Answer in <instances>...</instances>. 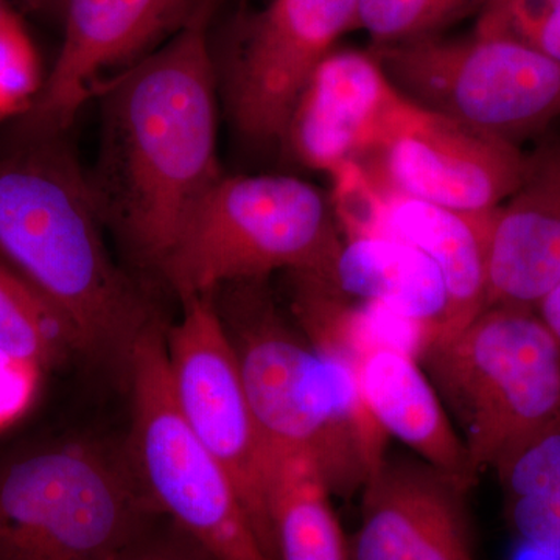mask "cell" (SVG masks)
<instances>
[{"mask_svg": "<svg viewBox=\"0 0 560 560\" xmlns=\"http://www.w3.org/2000/svg\"><path fill=\"white\" fill-rule=\"evenodd\" d=\"M215 0L178 35L98 88L102 138L90 178L103 223L158 280L180 232L221 178L219 79L209 25Z\"/></svg>", "mask_w": 560, "mask_h": 560, "instance_id": "cell-1", "label": "cell"}, {"mask_svg": "<svg viewBox=\"0 0 560 560\" xmlns=\"http://www.w3.org/2000/svg\"><path fill=\"white\" fill-rule=\"evenodd\" d=\"M90 178L66 136L0 150V260L65 324L77 357L120 374L158 312L110 257Z\"/></svg>", "mask_w": 560, "mask_h": 560, "instance_id": "cell-2", "label": "cell"}, {"mask_svg": "<svg viewBox=\"0 0 560 560\" xmlns=\"http://www.w3.org/2000/svg\"><path fill=\"white\" fill-rule=\"evenodd\" d=\"M264 282L212 294L261 436L268 448L313 456L334 497L361 492L388 458L389 436L364 400L357 363L313 348Z\"/></svg>", "mask_w": 560, "mask_h": 560, "instance_id": "cell-3", "label": "cell"}, {"mask_svg": "<svg viewBox=\"0 0 560 560\" xmlns=\"http://www.w3.org/2000/svg\"><path fill=\"white\" fill-rule=\"evenodd\" d=\"M161 517L127 441L61 438L0 459V560H110Z\"/></svg>", "mask_w": 560, "mask_h": 560, "instance_id": "cell-4", "label": "cell"}, {"mask_svg": "<svg viewBox=\"0 0 560 560\" xmlns=\"http://www.w3.org/2000/svg\"><path fill=\"white\" fill-rule=\"evenodd\" d=\"M341 245L330 206L307 180L221 175L180 232L160 282L184 302L276 271L329 279Z\"/></svg>", "mask_w": 560, "mask_h": 560, "instance_id": "cell-5", "label": "cell"}, {"mask_svg": "<svg viewBox=\"0 0 560 560\" xmlns=\"http://www.w3.org/2000/svg\"><path fill=\"white\" fill-rule=\"evenodd\" d=\"M420 363L451 410L475 477L560 420V348L534 308H485Z\"/></svg>", "mask_w": 560, "mask_h": 560, "instance_id": "cell-6", "label": "cell"}, {"mask_svg": "<svg viewBox=\"0 0 560 560\" xmlns=\"http://www.w3.org/2000/svg\"><path fill=\"white\" fill-rule=\"evenodd\" d=\"M160 315L132 345L125 386L130 390L127 445L158 510L215 560H276L228 471L180 415L168 374Z\"/></svg>", "mask_w": 560, "mask_h": 560, "instance_id": "cell-7", "label": "cell"}, {"mask_svg": "<svg viewBox=\"0 0 560 560\" xmlns=\"http://www.w3.org/2000/svg\"><path fill=\"white\" fill-rule=\"evenodd\" d=\"M408 101L518 143L560 116V65L488 18L463 39L374 46Z\"/></svg>", "mask_w": 560, "mask_h": 560, "instance_id": "cell-8", "label": "cell"}, {"mask_svg": "<svg viewBox=\"0 0 560 560\" xmlns=\"http://www.w3.org/2000/svg\"><path fill=\"white\" fill-rule=\"evenodd\" d=\"M165 330L168 374L187 425L230 475L265 547L278 559L270 515V452L250 408L234 346L212 296L180 302Z\"/></svg>", "mask_w": 560, "mask_h": 560, "instance_id": "cell-9", "label": "cell"}, {"mask_svg": "<svg viewBox=\"0 0 560 560\" xmlns=\"http://www.w3.org/2000/svg\"><path fill=\"white\" fill-rule=\"evenodd\" d=\"M359 0H272L232 32L215 61L235 131L246 142H283L294 105L319 62L353 31Z\"/></svg>", "mask_w": 560, "mask_h": 560, "instance_id": "cell-10", "label": "cell"}, {"mask_svg": "<svg viewBox=\"0 0 560 560\" xmlns=\"http://www.w3.org/2000/svg\"><path fill=\"white\" fill-rule=\"evenodd\" d=\"M208 0H66L62 44L9 143L66 136L81 106L108 80L187 27Z\"/></svg>", "mask_w": 560, "mask_h": 560, "instance_id": "cell-11", "label": "cell"}, {"mask_svg": "<svg viewBox=\"0 0 560 560\" xmlns=\"http://www.w3.org/2000/svg\"><path fill=\"white\" fill-rule=\"evenodd\" d=\"M382 189L463 213L500 208L521 186L518 143L411 102L388 142L359 161Z\"/></svg>", "mask_w": 560, "mask_h": 560, "instance_id": "cell-12", "label": "cell"}, {"mask_svg": "<svg viewBox=\"0 0 560 560\" xmlns=\"http://www.w3.org/2000/svg\"><path fill=\"white\" fill-rule=\"evenodd\" d=\"M411 102L371 50H331L301 92L283 142L300 164L330 173L382 149Z\"/></svg>", "mask_w": 560, "mask_h": 560, "instance_id": "cell-13", "label": "cell"}, {"mask_svg": "<svg viewBox=\"0 0 560 560\" xmlns=\"http://www.w3.org/2000/svg\"><path fill=\"white\" fill-rule=\"evenodd\" d=\"M469 490L422 459L386 458L361 489L350 560H475Z\"/></svg>", "mask_w": 560, "mask_h": 560, "instance_id": "cell-14", "label": "cell"}, {"mask_svg": "<svg viewBox=\"0 0 560 560\" xmlns=\"http://www.w3.org/2000/svg\"><path fill=\"white\" fill-rule=\"evenodd\" d=\"M560 283V145L528 154L521 186L490 215L486 308H534Z\"/></svg>", "mask_w": 560, "mask_h": 560, "instance_id": "cell-15", "label": "cell"}, {"mask_svg": "<svg viewBox=\"0 0 560 560\" xmlns=\"http://www.w3.org/2000/svg\"><path fill=\"white\" fill-rule=\"evenodd\" d=\"M361 393L388 436L423 463L471 489L477 481L458 429L419 357L399 345H375L357 363Z\"/></svg>", "mask_w": 560, "mask_h": 560, "instance_id": "cell-16", "label": "cell"}, {"mask_svg": "<svg viewBox=\"0 0 560 560\" xmlns=\"http://www.w3.org/2000/svg\"><path fill=\"white\" fill-rule=\"evenodd\" d=\"M385 191L389 237L427 254L444 279L447 308L430 342L451 338L486 308V243L493 210L455 212L397 191Z\"/></svg>", "mask_w": 560, "mask_h": 560, "instance_id": "cell-17", "label": "cell"}, {"mask_svg": "<svg viewBox=\"0 0 560 560\" xmlns=\"http://www.w3.org/2000/svg\"><path fill=\"white\" fill-rule=\"evenodd\" d=\"M326 280L349 300L381 305L423 327L427 345L447 308L444 279L434 261L399 238H346Z\"/></svg>", "mask_w": 560, "mask_h": 560, "instance_id": "cell-18", "label": "cell"}, {"mask_svg": "<svg viewBox=\"0 0 560 560\" xmlns=\"http://www.w3.org/2000/svg\"><path fill=\"white\" fill-rule=\"evenodd\" d=\"M270 452V515L279 560H350L331 490L305 452Z\"/></svg>", "mask_w": 560, "mask_h": 560, "instance_id": "cell-19", "label": "cell"}, {"mask_svg": "<svg viewBox=\"0 0 560 560\" xmlns=\"http://www.w3.org/2000/svg\"><path fill=\"white\" fill-rule=\"evenodd\" d=\"M0 355L43 374L77 357L65 324L38 293L0 260Z\"/></svg>", "mask_w": 560, "mask_h": 560, "instance_id": "cell-20", "label": "cell"}, {"mask_svg": "<svg viewBox=\"0 0 560 560\" xmlns=\"http://www.w3.org/2000/svg\"><path fill=\"white\" fill-rule=\"evenodd\" d=\"M490 0H359L353 31H363L374 46H393L452 27L471 14H481Z\"/></svg>", "mask_w": 560, "mask_h": 560, "instance_id": "cell-21", "label": "cell"}, {"mask_svg": "<svg viewBox=\"0 0 560 560\" xmlns=\"http://www.w3.org/2000/svg\"><path fill=\"white\" fill-rule=\"evenodd\" d=\"M331 212L346 238L389 237L388 195L364 165L349 161L330 173Z\"/></svg>", "mask_w": 560, "mask_h": 560, "instance_id": "cell-22", "label": "cell"}, {"mask_svg": "<svg viewBox=\"0 0 560 560\" xmlns=\"http://www.w3.org/2000/svg\"><path fill=\"white\" fill-rule=\"evenodd\" d=\"M493 470L506 499L560 495V420L511 448Z\"/></svg>", "mask_w": 560, "mask_h": 560, "instance_id": "cell-23", "label": "cell"}, {"mask_svg": "<svg viewBox=\"0 0 560 560\" xmlns=\"http://www.w3.org/2000/svg\"><path fill=\"white\" fill-rule=\"evenodd\" d=\"M39 86L38 58L28 35H0V121L24 113Z\"/></svg>", "mask_w": 560, "mask_h": 560, "instance_id": "cell-24", "label": "cell"}, {"mask_svg": "<svg viewBox=\"0 0 560 560\" xmlns=\"http://www.w3.org/2000/svg\"><path fill=\"white\" fill-rule=\"evenodd\" d=\"M506 511L523 540L560 558V495L506 499Z\"/></svg>", "mask_w": 560, "mask_h": 560, "instance_id": "cell-25", "label": "cell"}, {"mask_svg": "<svg viewBox=\"0 0 560 560\" xmlns=\"http://www.w3.org/2000/svg\"><path fill=\"white\" fill-rule=\"evenodd\" d=\"M110 560H215L167 517L150 526Z\"/></svg>", "mask_w": 560, "mask_h": 560, "instance_id": "cell-26", "label": "cell"}, {"mask_svg": "<svg viewBox=\"0 0 560 560\" xmlns=\"http://www.w3.org/2000/svg\"><path fill=\"white\" fill-rule=\"evenodd\" d=\"M35 381L36 374L14 366L0 355V427L24 410Z\"/></svg>", "mask_w": 560, "mask_h": 560, "instance_id": "cell-27", "label": "cell"}, {"mask_svg": "<svg viewBox=\"0 0 560 560\" xmlns=\"http://www.w3.org/2000/svg\"><path fill=\"white\" fill-rule=\"evenodd\" d=\"M503 25L560 65V9Z\"/></svg>", "mask_w": 560, "mask_h": 560, "instance_id": "cell-28", "label": "cell"}, {"mask_svg": "<svg viewBox=\"0 0 560 560\" xmlns=\"http://www.w3.org/2000/svg\"><path fill=\"white\" fill-rule=\"evenodd\" d=\"M536 312L539 313L541 320L551 331L560 348V283L541 300Z\"/></svg>", "mask_w": 560, "mask_h": 560, "instance_id": "cell-29", "label": "cell"}, {"mask_svg": "<svg viewBox=\"0 0 560 560\" xmlns=\"http://www.w3.org/2000/svg\"><path fill=\"white\" fill-rule=\"evenodd\" d=\"M0 35H27L20 18L10 9L7 0H0Z\"/></svg>", "mask_w": 560, "mask_h": 560, "instance_id": "cell-30", "label": "cell"}, {"mask_svg": "<svg viewBox=\"0 0 560 560\" xmlns=\"http://www.w3.org/2000/svg\"><path fill=\"white\" fill-rule=\"evenodd\" d=\"M25 9L44 18L61 20L66 0H21Z\"/></svg>", "mask_w": 560, "mask_h": 560, "instance_id": "cell-31", "label": "cell"}]
</instances>
